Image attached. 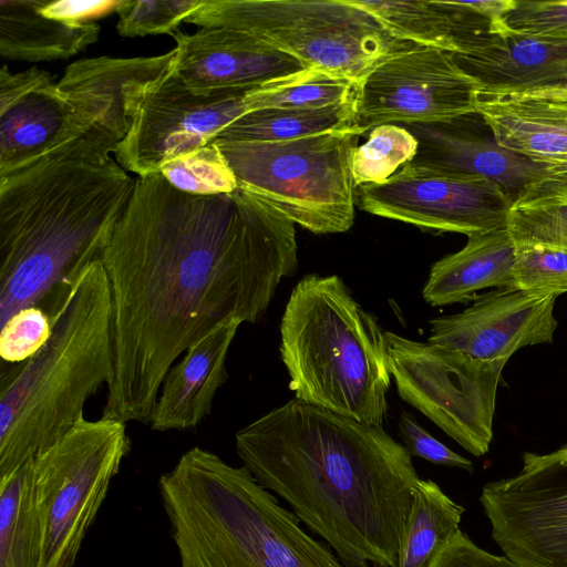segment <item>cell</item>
<instances>
[{"instance_id":"cell-30","label":"cell","mask_w":567,"mask_h":567,"mask_svg":"<svg viewBox=\"0 0 567 567\" xmlns=\"http://www.w3.org/2000/svg\"><path fill=\"white\" fill-rule=\"evenodd\" d=\"M359 84L317 68L247 91V113L262 109H322L357 101Z\"/></svg>"},{"instance_id":"cell-3","label":"cell","mask_w":567,"mask_h":567,"mask_svg":"<svg viewBox=\"0 0 567 567\" xmlns=\"http://www.w3.org/2000/svg\"><path fill=\"white\" fill-rule=\"evenodd\" d=\"M87 135L0 175V326L101 259L134 189Z\"/></svg>"},{"instance_id":"cell-38","label":"cell","mask_w":567,"mask_h":567,"mask_svg":"<svg viewBox=\"0 0 567 567\" xmlns=\"http://www.w3.org/2000/svg\"><path fill=\"white\" fill-rule=\"evenodd\" d=\"M427 567H519L505 556L493 555L475 545L457 529L432 558Z\"/></svg>"},{"instance_id":"cell-15","label":"cell","mask_w":567,"mask_h":567,"mask_svg":"<svg viewBox=\"0 0 567 567\" xmlns=\"http://www.w3.org/2000/svg\"><path fill=\"white\" fill-rule=\"evenodd\" d=\"M557 297L493 289L458 313L432 319L429 342L483 361H508L524 347L553 341Z\"/></svg>"},{"instance_id":"cell-13","label":"cell","mask_w":567,"mask_h":567,"mask_svg":"<svg viewBox=\"0 0 567 567\" xmlns=\"http://www.w3.org/2000/svg\"><path fill=\"white\" fill-rule=\"evenodd\" d=\"M246 93L196 94L174 63L140 93L131 127L114 151L115 161L138 177L158 173L166 162L214 142L247 113Z\"/></svg>"},{"instance_id":"cell-26","label":"cell","mask_w":567,"mask_h":567,"mask_svg":"<svg viewBox=\"0 0 567 567\" xmlns=\"http://www.w3.org/2000/svg\"><path fill=\"white\" fill-rule=\"evenodd\" d=\"M42 555L31 458L0 478V567H40Z\"/></svg>"},{"instance_id":"cell-23","label":"cell","mask_w":567,"mask_h":567,"mask_svg":"<svg viewBox=\"0 0 567 567\" xmlns=\"http://www.w3.org/2000/svg\"><path fill=\"white\" fill-rule=\"evenodd\" d=\"M467 238L461 250L432 265L422 290L430 306L467 302L478 290L512 286L516 246L508 229Z\"/></svg>"},{"instance_id":"cell-25","label":"cell","mask_w":567,"mask_h":567,"mask_svg":"<svg viewBox=\"0 0 567 567\" xmlns=\"http://www.w3.org/2000/svg\"><path fill=\"white\" fill-rule=\"evenodd\" d=\"M348 1L371 14L393 38L452 54L467 30L486 22L462 1Z\"/></svg>"},{"instance_id":"cell-14","label":"cell","mask_w":567,"mask_h":567,"mask_svg":"<svg viewBox=\"0 0 567 567\" xmlns=\"http://www.w3.org/2000/svg\"><path fill=\"white\" fill-rule=\"evenodd\" d=\"M369 214L467 237L507 228L512 199L495 182L404 165L381 184L357 187Z\"/></svg>"},{"instance_id":"cell-11","label":"cell","mask_w":567,"mask_h":567,"mask_svg":"<svg viewBox=\"0 0 567 567\" xmlns=\"http://www.w3.org/2000/svg\"><path fill=\"white\" fill-rule=\"evenodd\" d=\"M522 461L517 474L482 489L492 537L519 567H567V443Z\"/></svg>"},{"instance_id":"cell-18","label":"cell","mask_w":567,"mask_h":567,"mask_svg":"<svg viewBox=\"0 0 567 567\" xmlns=\"http://www.w3.org/2000/svg\"><path fill=\"white\" fill-rule=\"evenodd\" d=\"M175 70L196 94L249 91L307 66L262 39L229 28L174 32Z\"/></svg>"},{"instance_id":"cell-21","label":"cell","mask_w":567,"mask_h":567,"mask_svg":"<svg viewBox=\"0 0 567 567\" xmlns=\"http://www.w3.org/2000/svg\"><path fill=\"white\" fill-rule=\"evenodd\" d=\"M243 322H224L193 343L167 371L150 419L155 431H185L198 426L228 378L226 360Z\"/></svg>"},{"instance_id":"cell-28","label":"cell","mask_w":567,"mask_h":567,"mask_svg":"<svg viewBox=\"0 0 567 567\" xmlns=\"http://www.w3.org/2000/svg\"><path fill=\"white\" fill-rule=\"evenodd\" d=\"M357 102V101H355ZM355 102L322 109H262L245 113L217 138L281 142L354 125Z\"/></svg>"},{"instance_id":"cell-41","label":"cell","mask_w":567,"mask_h":567,"mask_svg":"<svg viewBox=\"0 0 567 567\" xmlns=\"http://www.w3.org/2000/svg\"><path fill=\"white\" fill-rule=\"evenodd\" d=\"M363 567H367V566H363Z\"/></svg>"},{"instance_id":"cell-12","label":"cell","mask_w":567,"mask_h":567,"mask_svg":"<svg viewBox=\"0 0 567 567\" xmlns=\"http://www.w3.org/2000/svg\"><path fill=\"white\" fill-rule=\"evenodd\" d=\"M478 83L451 52L412 44L381 61L359 84L354 125L452 122L476 114Z\"/></svg>"},{"instance_id":"cell-10","label":"cell","mask_w":567,"mask_h":567,"mask_svg":"<svg viewBox=\"0 0 567 567\" xmlns=\"http://www.w3.org/2000/svg\"><path fill=\"white\" fill-rule=\"evenodd\" d=\"M398 393L475 456L489 450L496 393L507 361H483L385 331Z\"/></svg>"},{"instance_id":"cell-33","label":"cell","mask_w":567,"mask_h":567,"mask_svg":"<svg viewBox=\"0 0 567 567\" xmlns=\"http://www.w3.org/2000/svg\"><path fill=\"white\" fill-rule=\"evenodd\" d=\"M202 0H122L115 9L116 30L126 38L173 34Z\"/></svg>"},{"instance_id":"cell-37","label":"cell","mask_w":567,"mask_h":567,"mask_svg":"<svg viewBox=\"0 0 567 567\" xmlns=\"http://www.w3.org/2000/svg\"><path fill=\"white\" fill-rule=\"evenodd\" d=\"M400 435L411 455L422 457L431 463L458 467L473 472V463L449 449L432 436L409 412H402L399 420Z\"/></svg>"},{"instance_id":"cell-17","label":"cell","mask_w":567,"mask_h":567,"mask_svg":"<svg viewBox=\"0 0 567 567\" xmlns=\"http://www.w3.org/2000/svg\"><path fill=\"white\" fill-rule=\"evenodd\" d=\"M85 134L45 70L0 69V175L13 172Z\"/></svg>"},{"instance_id":"cell-19","label":"cell","mask_w":567,"mask_h":567,"mask_svg":"<svg viewBox=\"0 0 567 567\" xmlns=\"http://www.w3.org/2000/svg\"><path fill=\"white\" fill-rule=\"evenodd\" d=\"M457 64L491 93H519L567 82V40L523 35L481 24L466 31L453 54Z\"/></svg>"},{"instance_id":"cell-34","label":"cell","mask_w":567,"mask_h":567,"mask_svg":"<svg viewBox=\"0 0 567 567\" xmlns=\"http://www.w3.org/2000/svg\"><path fill=\"white\" fill-rule=\"evenodd\" d=\"M511 287L537 295L566 293L567 252L543 245L516 246Z\"/></svg>"},{"instance_id":"cell-5","label":"cell","mask_w":567,"mask_h":567,"mask_svg":"<svg viewBox=\"0 0 567 567\" xmlns=\"http://www.w3.org/2000/svg\"><path fill=\"white\" fill-rule=\"evenodd\" d=\"M182 567H346L245 466L195 446L158 480Z\"/></svg>"},{"instance_id":"cell-8","label":"cell","mask_w":567,"mask_h":567,"mask_svg":"<svg viewBox=\"0 0 567 567\" xmlns=\"http://www.w3.org/2000/svg\"><path fill=\"white\" fill-rule=\"evenodd\" d=\"M186 22L254 34L307 68L358 84L385 58L411 47L348 0H202Z\"/></svg>"},{"instance_id":"cell-16","label":"cell","mask_w":567,"mask_h":567,"mask_svg":"<svg viewBox=\"0 0 567 567\" xmlns=\"http://www.w3.org/2000/svg\"><path fill=\"white\" fill-rule=\"evenodd\" d=\"M175 60V49L155 56L82 59L65 69L58 85L85 135L114 153L131 127L140 93Z\"/></svg>"},{"instance_id":"cell-22","label":"cell","mask_w":567,"mask_h":567,"mask_svg":"<svg viewBox=\"0 0 567 567\" xmlns=\"http://www.w3.org/2000/svg\"><path fill=\"white\" fill-rule=\"evenodd\" d=\"M476 114L501 147L567 176V107L519 93L477 91Z\"/></svg>"},{"instance_id":"cell-9","label":"cell","mask_w":567,"mask_h":567,"mask_svg":"<svg viewBox=\"0 0 567 567\" xmlns=\"http://www.w3.org/2000/svg\"><path fill=\"white\" fill-rule=\"evenodd\" d=\"M130 446L124 422L83 417L33 457L34 493L43 533L40 567H73Z\"/></svg>"},{"instance_id":"cell-2","label":"cell","mask_w":567,"mask_h":567,"mask_svg":"<svg viewBox=\"0 0 567 567\" xmlns=\"http://www.w3.org/2000/svg\"><path fill=\"white\" fill-rule=\"evenodd\" d=\"M235 447L346 567L394 565L420 477L383 426L295 398L239 430Z\"/></svg>"},{"instance_id":"cell-27","label":"cell","mask_w":567,"mask_h":567,"mask_svg":"<svg viewBox=\"0 0 567 567\" xmlns=\"http://www.w3.org/2000/svg\"><path fill=\"white\" fill-rule=\"evenodd\" d=\"M464 511L435 482L420 478L413 488L405 533L392 567H427L460 529Z\"/></svg>"},{"instance_id":"cell-40","label":"cell","mask_w":567,"mask_h":567,"mask_svg":"<svg viewBox=\"0 0 567 567\" xmlns=\"http://www.w3.org/2000/svg\"><path fill=\"white\" fill-rule=\"evenodd\" d=\"M519 93L567 107V82Z\"/></svg>"},{"instance_id":"cell-7","label":"cell","mask_w":567,"mask_h":567,"mask_svg":"<svg viewBox=\"0 0 567 567\" xmlns=\"http://www.w3.org/2000/svg\"><path fill=\"white\" fill-rule=\"evenodd\" d=\"M365 131L353 125L281 142L216 138L238 187L318 234L344 233L354 220L351 155Z\"/></svg>"},{"instance_id":"cell-6","label":"cell","mask_w":567,"mask_h":567,"mask_svg":"<svg viewBox=\"0 0 567 567\" xmlns=\"http://www.w3.org/2000/svg\"><path fill=\"white\" fill-rule=\"evenodd\" d=\"M280 336L296 399L382 426L391 382L385 331L339 276L310 274L297 282Z\"/></svg>"},{"instance_id":"cell-32","label":"cell","mask_w":567,"mask_h":567,"mask_svg":"<svg viewBox=\"0 0 567 567\" xmlns=\"http://www.w3.org/2000/svg\"><path fill=\"white\" fill-rule=\"evenodd\" d=\"M159 173L175 188L194 195L231 194L238 188L215 141L166 162Z\"/></svg>"},{"instance_id":"cell-35","label":"cell","mask_w":567,"mask_h":567,"mask_svg":"<svg viewBox=\"0 0 567 567\" xmlns=\"http://www.w3.org/2000/svg\"><path fill=\"white\" fill-rule=\"evenodd\" d=\"M0 327V355L8 363L30 359L47 342L51 332L49 313L37 306L19 310Z\"/></svg>"},{"instance_id":"cell-4","label":"cell","mask_w":567,"mask_h":567,"mask_svg":"<svg viewBox=\"0 0 567 567\" xmlns=\"http://www.w3.org/2000/svg\"><path fill=\"white\" fill-rule=\"evenodd\" d=\"M48 313L47 342L1 377L0 478L64 436L113 375L112 298L102 259L58 291Z\"/></svg>"},{"instance_id":"cell-36","label":"cell","mask_w":567,"mask_h":567,"mask_svg":"<svg viewBox=\"0 0 567 567\" xmlns=\"http://www.w3.org/2000/svg\"><path fill=\"white\" fill-rule=\"evenodd\" d=\"M504 24L527 37L567 40V1L515 0Z\"/></svg>"},{"instance_id":"cell-29","label":"cell","mask_w":567,"mask_h":567,"mask_svg":"<svg viewBox=\"0 0 567 567\" xmlns=\"http://www.w3.org/2000/svg\"><path fill=\"white\" fill-rule=\"evenodd\" d=\"M507 229L516 246L543 245L567 252V176L524 190L512 204Z\"/></svg>"},{"instance_id":"cell-39","label":"cell","mask_w":567,"mask_h":567,"mask_svg":"<svg viewBox=\"0 0 567 567\" xmlns=\"http://www.w3.org/2000/svg\"><path fill=\"white\" fill-rule=\"evenodd\" d=\"M118 1H49L41 12L50 18L73 23L92 22V18L101 17L112 10L115 11Z\"/></svg>"},{"instance_id":"cell-31","label":"cell","mask_w":567,"mask_h":567,"mask_svg":"<svg viewBox=\"0 0 567 567\" xmlns=\"http://www.w3.org/2000/svg\"><path fill=\"white\" fill-rule=\"evenodd\" d=\"M417 140L404 126L383 124L370 130L368 140L354 147L351 174L354 187L390 179L417 153Z\"/></svg>"},{"instance_id":"cell-1","label":"cell","mask_w":567,"mask_h":567,"mask_svg":"<svg viewBox=\"0 0 567 567\" xmlns=\"http://www.w3.org/2000/svg\"><path fill=\"white\" fill-rule=\"evenodd\" d=\"M297 251L295 224L239 187L204 196L159 172L136 178L101 258L113 344L102 416L150 423L175 361L224 322L258 321Z\"/></svg>"},{"instance_id":"cell-20","label":"cell","mask_w":567,"mask_h":567,"mask_svg":"<svg viewBox=\"0 0 567 567\" xmlns=\"http://www.w3.org/2000/svg\"><path fill=\"white\" fill-rule=\"evenodd\" d=\"M417 140V153L410 167L473 175L498 184L514 202L532 185L553 176H564L548 167L512 153L492 141L480 138L445 123L404 125Z\"/></svg>"},{"instance_id":"cell-24","label":"cell","mask_w":567,"mask_h":567,"mask_svg":"<svg viewBox=\"0 0 567 567\" xmlns=\"http://www.w3.org/2000/svg\"><path fill=\"white\" fill-rule=\"evenodd\" d=\"M47 0H0V54L40 62L68 59L97 41L95 22L73 23L41 12Z\"/></svg>"}]
</instances>
